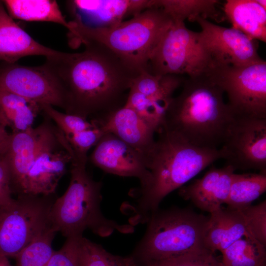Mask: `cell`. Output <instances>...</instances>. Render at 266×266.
<instances>
[{"label": "cell", "mask_w": 266, "mask_h": 266, "mask_svg": "<svg viewBox=\"0 0 266 266\" xmlns=\"http://www.w3.org/2000/svg\"><path fill=\"white\" fill-rule=\"evenodd\" d=\"M79 53L59 52L44 64L61 87L66 113L102 123L125 105L133 69L105 46L87 42Z\"/></svg>", "instance_id": "6da1fadb"}, {"label": "cell", "mask_w": 266, "mask_h": 266, "mask_svg": "<svg viewBox=\"0 0 266 266\" xmlns=\"http://www.w3.org/2000/svg\"><path fill=\"white\" fill-rule=\"evenodd\" d=\"M159 136L146 158L150 178L140 188L131 224L147 222L163 200L214 162L223 159L220 148L195 146L162 126Z\"/></svg>", "instance_id": "7a4b0ae2"}, {"label": "cell", "mask_w": 266, "mask_h": 266, "mask_svg": "<svg viewBox=\"0 0 266 266\" xmlns=\"http://www.w3.org/2000/svg\"><path fill=\"white\" fill-rule=\"evenodd\" d=\"M223 90L204 73L185 80L173 97L162 126L200 147L218 149L234 115Z\"/></svg>", "instance_id": "3957f363"}, {"label": "cell", "mask_w": 266, "mask_h": 266, "mask_svg": "<svg viewBox=\"0 0 266 266\" xmlns=\"http://www.w3.org/2000/svg\"><path fill=\"white\" fill-rule=\"evenodd\" d=\"M172 21L163 9L155 7L111 28H91L71 21L69 42L72 46L87 42L100 43L142 72L146 71L151 54Z\"/></svg>", "instance_id": "277c9868"}, {"label": "cell", "mask_w": 266, "mask_h": 266, "mask_svg": "<svg viewBox=\"0 0 266 266\" xmlns=\"http://www.w3.org/2000/svg\"><path fill=\"white\" fill-rule=\"evenodd\" d=\"M86 165L71 161L69 186L62 196L56 199L49 213L52 230L66 238L82 237L87 229L101 237L108 236L115 231L133 233V225L119 224L102 214V183L89 175Z\"/></svg>", "instance_id": "5b68a950"}, {"label": "cell", "mask_w": 266, "mask_h": 266, "mask_svg": "<svg viewBox=\"0 0 266 266\" xmlns=\"http://www.w3.org/2000/svg\"><path fill=\"white\" fill-rule=\"evenodd\" d=\"M208 219L189 207L158 208L150 215L132 256L138 265L144 266L204 248Z\"/></svg>", "instance_id": "8992f818"}, {"label": "cell", "mask_w": 266, "mask_h": 266, "mask_svg": "<svg viewBox=\"0 0 266 266\" xmlns=\"http://www.w3.org/2000/svg\"><path fill=\"white\" fill-rule=\"evenodd\" d=\"M211 67L200 32L188 29L184 22L172 21L151 54L146 71L154 75L194 77Z\"/></svg>", "instance_id": "52a82bcc"}, {"label": "cell", "mask_w": 266, "mask_h": 266, "mask_svg": "<svg viewBox=\"0 0 266 266\" xmlns=\"http://www.w3.org/2000/svg\"><path fill=\"white\" fill-rule=\"evenodd\" d=\"M52 196H18L0 206V254L14 258L28 245L51 230L49 215Z\"/></svg>", "instance_id": "ba28073f"}, {"label": "cell", "mask_w": 266, "mask_h": 266, "mask_svg": "<svg viewBox=\"0 0 266 266\" xmlns=\"http://www.w3.org/2000/svg\"><path fill=\"white\" fill-rule=\"evenodd\" d=\"M44 116L35 157L18 196L55 195L74 154L64 133Z\"/></svg>", "instance_id": "9c48e42d"}, {"label": "cell", "mask_w": 266, "mask_h": 266, "mask_svg": "<svg viewBox=\"0 0 266 266\" xmlns=\"http://www.w3.org/2000/svg\"><path fill=\"white\" fill-rule=\"evenodd\" d=\"M226 93L234 116L266 118V62L214 66L205 72Z\"/></svg>", "instance_id": "30bf717a"}, {"label": "cell", "mask_w": 266, "mask_h": 266, "mask_svg": "<svg viewBox=\"0 0 266 266\" xmlns=\"http://www.w3.org/2000/svg\"><path fill=\"white\" fill-rule=\"evenodd\" d=\"M220 149L235 170L266 173V118L234 116Z\"/></svg>", "instance_id": "8fae6325"}, {"label": "cell", "mask_w": 266, "mask_h": 266, "mask_svg": "<svg viewBox=\"0 0 266 266\" xmlns=\"http://www.w3.org/2000/svg\"><path fill=\"white\" fill-rule=\"evenodd\" d=\"M196 21L204 46L212 62V67L242 66L263 60L258 53V42L241 32L214 24L201 17Z\"/></svg>", "instance_id": "7c38bea8"}, {"label": "cell", "mask_w": 266, "mask_h": 266, "mask_svg": "<svg viewBox=\"0 0 266 266\" xmlns=\"http://www.w3.org/2000/svg\"><path fill=\"white\" fill-rule=\"evenodd\" d=\"M0 89L39 104L65 108L63 90L44 64L28 66L8 64L0 68Z\"/></svg>", "instance_id": "4fadbf2b"}, {"label": "cell", "mask_w": 266, "mask_h": 266, "mask_svg": "<svg viewBox=\"0 0 266 266\" xmlns=\"http://www.w3.org/2000/svg\"><path fill=\"white\" fill-rule=\"evenodd\" d=\"M90 161L107 173L138 178L140 188L150 178L145 157L111 133L105 134L95 145Z\"/></svg>", "instance_id": "5bb4252c"}, {"label": "cell", "mask_w": 266, "mask_h": 266, "mask_svg": "<svg viewBox=\"0 0 266 266\" xmlns=\"http://www.w3.org/2000/svg\"><path fill=\"white\" fill-rule=\"evenodd\" d=\"M66 3L72 21L88 27L104 28L153 7L154 0H72Z\"/></svg>", "instance_id": "9a60e30c"}, {"label": "cell", "mask_w": 266, "mask_h": 266, "mask_svg": "<svg viewBox=\"0 0 266 266\" xmlns=\"http://www.w3.org/2000/svg\"><path fill=\"white\" fill-rule=\"evenodd\" d=\"M235 171L229 165L219 168L212 166L201 178L182 187L179 195L200 209L211 213L226 204Z\"/></svg>", "instance_id": "2e32d148"}, {"label": "cell", "mask_w": 266, "mask_h": 266, "mask_svg": "<svg viewBox=\"0 0 266 266\" xmlns=\"http://www.w3.org/2000/svg\"><path fill=\"white\" fill-rule=\"evenodd\" d=\"M59 52L33 38L14 21L0 1V61L13 64L28 56L41 55L46 58Z\"/></svg>", "instance_id": "e0dca14e"}, {"label": "cell", "mask_w": 266, "mask_h": 266, "mask_svg": "<svg viewBox=\"0 0 266 266\" xmlns=\"http://www.w3.org/2000/svg\"><path fill=\"white\" fill-rule=\"evenodd\" d=\"M106 133H111L141 154L146 159L155 140V131L136 113L123 106L111 113L101 123Z\"/></svg>", "instance_id": "ac0fdd59"}, {"label": "cell", "mask_w": 266, "mask_h": 266, "mask_svg": "<svg viewBox=\"0 0 266 266\" xmlns=\"http://www.w3.org/2000/svg\"><path fill=\"white\" fill-rule=\"evenodd\" d=\"M210 214L203 238L204 246L209 250L222 252L244 236L253 237L240 210L222 206Z\"/></svg>", "instance_id": "d6986e66"}, {"label": "cell", "mask_w": 266, "mask_h": 266, "mask_svg": "<svg viewBox=\"0 0 266 266\" xmlns=\"http://www.w3.org/2000/svg\"><path fill=\"white\" fill-rule=\"evenodd\" d=\"M41 131L40 124L26 131L11 133L8 147L3 157L10 174L12 193L17 195L36 152Z\"/></svg>", "instance_id": "ffe728a7"}, {"label": "cell", "mask_w": 266, "mask_h": 266, "mask_svg": "<svg viewBox=\"0 0 266 266\" xmlns=\"http://www.w3.org/2000/svg\"><path fill=\"white\" fill-rule=\"evenodd\" d=\"M223 10L232 27L251 39L266 42V10L256 0H227Z\"/></svg>", "instance_id": "44dd1931"}, {"label": "cell", "mask_w": 266, "mask_h": 266, "mask_svg": "<svg viewBox=\"0 0 266 266\" xmlns=\"http://www.w3.org/2000/svg\"><path fill=\"white\" fill-rule=\"evenodd\" d=\"M41 109L39 104L0 89V122L12 133L33 128Z\"/></svg>", "instance_id": "7402d4cb"}, {"label": "cell", "mask_w": 266, "mask_h": 266, "mask_svg": "<svg viewBox=\"0 0 266 266\" xmlns=\"http://www.w3.org/2000/svg\"><path fill=\"white\" fill-rule=\"evenodd\" d=\"M8 14L13 18L30 22L57 23L70 29L69 22L63 16L54 0H2Z\"/></svg>", "instance_id": "603a6c76"}, {"label": "cell", "mask_w": 266, "mask_h": 266, "mask_svg": "<svg viewBox=\"0 0 266 266\" xmlns=\"http://www.w3.org/2000/svg\"><path fill=\"white\" fill-rule=\"evenodd\" d=\"M216 0H154V7L163 9L172 21L195 22L200 16L219 20L222 17Z\"/></svg>", "instance_id": "cb8c5ba5"}, {"label": "cell", "mask_w": 266, "mask_h": 266, "mask_svg": "<svg viewBox=\"0 0 266 266\" xmlns=\"http://www.w3.org/2000/svg\"><path fill=\"white\" fill-rule=\"evenodd\" d=\"M266 191V173H234L229 196L226 203L227 208L241 210Z\"/></svg>", "instance_id": "d4e9b609"}, {"label": "cell", "mask_w": 266, "mask_h": 266, "mask_svg": "<svg viewBox=\"0 0 266 266\" xmlns=\"http://www.w3.org/2000/svg\"><path fill=\"white\" fill-rule=\"evenodd\" d=\"M185 79L182 75H154L143 71L134 79L130 89L169 105L174 92L182 86Z\"/></svg>", "instance_id": "484cf974"}, {"label": "cell", "mask_w": 266, "mask_h": 266, "mask_svg": "<svg viewBox=\"0 0 266 266\" xmlns=\"http://www.w3.org/2000/svg\"><path fill=\"white\" fill-rule=\"evenodd\" d=\"M225 266H266V246L252 236H244L223 251Z\"/></svg>", "instance_id": "4316f807"}, {"label": "cell", "mask_w": 266, "mask_h": 266, "mask_svg": "<svg viewBox=\"0 0 266 266\" xmlns=\"http://www.w3.org/2000/svg\"><path fill=\"white\" fill-rule=\"evenodd\" d=\"M125 106L134 110L156 132L162 127L168 105L130 89Z\"/></svg>", "instance_id": "83f0119b"}, {"label": "cell", "mask_w": 266, "mask_h": 266, "mask_svg": "<svg viewBox=\"0 0 266 266\" xmlns=\"http://www.w3.org/2000/svg\"><path fill=\"white\" fill-rule=\"evenodd\" d=\"M79 243L82 266H138L132 256L113 255L83 236L80 238Z\"/></svg>", "instance_id": "f1b7e54d"}, {"label": "cell", "mask_w": 266, "mask_h": 266, "mask_svg": "<svg viewBox=\"0 0 266 266\" xmlns=\"http://www.w3.org/2000/svg\"><path fill=\"white\" fill-rule=\"evenodd\" d=\"M56 233L50 230L28 245L15 257L16 266H46L54 252L52 243Z\"/></svg>", "instance_id": "f546056e"}, {"label": "cell", "mask_w": 266, "mask_h": 266, "mask_svg": "<svg viewBox=\"0 0 266 266\" xmlns=\"http://www.w3.org/2000/svg\"><path fill=\"white\" fill-rule=\"evenodd\" d=\"M41 112L48 117L65 135L94 128L101 125L98 121L61 112L47 104H39Z\"/></svg>", "instance_id": "4dcf8cb0"}, {"label": "cell", "mask_w": 266, "mask_h": 266, "mask_svg": "<svg viewBox=\"0 0 266 266\" xmlns=\"http://www.w3.org/2000/svg\"><path fill=\"white\" fill-rule=\"evenodd\" d=\"M106 133L102 125L65 135L74 152L71 160L87 163L88 150L95 146Z\"/></svg>", "instance_id": "1f68e13d"}, {"label": "cell", "mask_w": 266, "mask_h": 266, "mask_svg": "<svg viewBox=\"0 0 266 266\" xmlns=\"http://www.w3.org/2000/svg\"><path fill=\"white\" fill-rule=\"evenodd\" d=\"M214 253L204 247L178 257L151 264L159 266H225Z\"/></svg>", "instance_id": "d6a6232c"}, {"label": "cell", "mask_w": 266, "mask_h": 266, "mask_svg": "<svg viewBox=\"0 0 266 266\" xmlns=\"http://www.w3.org/2000/svg\"><path fill=\"white\" fill-rule=\"evenodd\" d=\"M247 227L253 237L266 246V201L255 205H250L240 210Z\"/></svg>", "instance_id": "836d02e7"}, {"label": "cell", "mask_w": 266, "mask_h": 266, "mask_svg": "<svg viewBox=\"0 0 266 266\" xmlns=\"http://www.w3.org/2000/svg\"><path fill=\"white\" fill-rule=\"evenodd\" d=\"M79 237H68L63 246L54 251L46 266H82Z\"/></svg>", "instance_id": "e575fe53"}, {"label": "cell", "mask_w": 266, "mask_h": 266, "mask_svg": "<svg viewBox=\"0 0 266 266\" xmlns=\"http://www.w3.org/2000/svg\"><path fill=\"white\" fill-rule=\"evenodd\" d=\"M12 191L8 166L4 157L0 158V206L12 202Z\"/></svg>", "instance_id": "d590c367"}, {"label": "cell", "mask_w": 266, "mask_h": 266, "mask_svg": "<svg viewBox=\"0 0 266 266\" xmlns=\"http://www.w3.org/2000/svg\"><path fill=\"white\" fill-rule=\"evenodd\" d=\"M11 133H9L6 127L0 122V158L3 157L6 154L10 139Z\"/></svg>", "instance_id": "8d00e7d4"}, {"label": "cell", "mask_w": 266, "mask_h": 266, "mask_svg": "<svg viewBox=\"0 0 266 266\" xmlns=\"http://www.w3.org/2000/svg\"><path fill=\"white\" fill-rule=\"evenodd\" d=\"M0 266H12L8 260V258L0 254Z\"/></svg>", "instance_id": "74e56055"}, {"label": "cell", "mask_w": 266, "mask_h": 266, "mask_svg": "<svg viewBox=\"0 0 266 266\" xmlns=\"http://www.w3.org/2000/svg\"><path fill=\"white\" fill-rule=\"evenodd\" d=\"M257 3L263 8L266 10V0H256Z\"/></svg>", "instance_id": "f35d334b"}, {"label": "cell", "mask_w": 266, "mask_h": 266, "mask_svg": "<svg viewBox=\"0 0 266 266\" xmlns=\"http://www.w3.org/2000/svg\"><path fill=\"white\" fill-rule=\"evenodd\" d=\"M144 266H159L155 264H147V265H146Z\"/></svg>", "instance_id": "ab89813d"}]
</instances>
